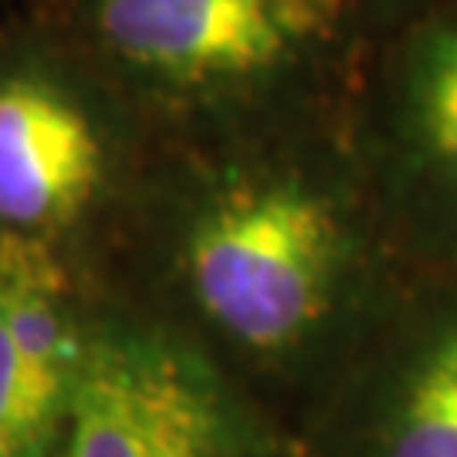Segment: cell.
Masks as SVG:
<instances>
[{
    "instance_id": "1",
    "label": "cell",
    "mask_w": 457,
    "mask_h": 457,
    "mask_svg": "<svg viewBox=\"0 0 457 457\" xmlns=\"http://www.w3.org/2000/svg\"><path fill=\"white\" fill-rule=\"evenodd\" d=\"M407 275L345 122L163 143L105 268L254 400H319Z\"/></svg>"
},
{
    "instance_id": "2",
    "label": "cell",
    "mask_w": 457,
    "mask_h": 457,
    "mask_svg": "<svg viewBox=\"0 0 457 457\" xmlns=\"http://www.w3.org/2000/svg\"><path fill=\"white\" fill-rule=\"evenodd\" d=\"M160 143L345 122L373 31L353 0H34Z\"/></svg>"
},
{
    "instance_id": "3",
    "label": "cell",
    "mask_w": 457,
    "mask_h": 457,
    "mask_svg": "<svg viewBox=\"0 0 457 457\" xmlns=\"http://www.w3.org/2000/svg\"><path fill=\"white\" fill-rule=\"evenodd\" d=\"M160 136L37 4L0 14V237L105 278Z\"/></svg>"
},
{
    "instance_id": "4",
    "label": "cell",
    "mask_w": 457,
    "mask_h": 457,
    "mask_svg": "<svg viewBox=\"0 0 457 457\" xmlns=\"http://www.w3.org/2000/svg\"><path fill=\"white\" fill-rule=\"evenodd\" d=\"M264 407L183 328L105 281L54 457H281Z\"/></svg>"
},
{
    "instance_id": "5",
    "label": "cell",
    "mask_w": 457,
    "mask_h": 457,
    "mask_svg": "<svg viewBox=\"0 0 457 457\" xmlns=\"http://www.w3.org/2000/svg\"><path fill=\"white\" fill-rule=\"evenodd\" d=\"M345 136L410 271H457V0L379 34Z\"/></svg>"
},
{
    "instance_id": "6",
    "label": "cell",
    "mask_w": 457,
    "mask_h": 457,
    "mask_svg": "<svg viewBox=\"0 0 457 457\" xmlns=\"http://www.w3.org/2000/svg\"><path fill=\"white\" fill-rule=\"evenodd\" d=\"M315 457H457V271H410L315 410Z\"/></svg>"
},
{
    "instance_id": "7",
    "label": "cell",
    "mask_w": 457,
    "mask_h": 457,
    "mask_svg": "<svg viewBox=\"0 0 457 457\" xmlns=\"http://www.w3.org/2000/svg\"><path fill=\"white\" fill-rule=\"evenodd\" d=\"M105 278L0 237V457L54 454Z\"/></svg>"
},
{
    "instance_id": "8",
    "label": "cell",
    "mask_w": 457,
    "mask_h": 457,
    "mask_svg": "<svg viewBox=\"0 0 457 457\" xmlns=\"http://www.w3.org/2000/svg\"><path fill=\"white\" fill-rule=\"evenodd\" d=\"M353 4H356L360 14L366 17L373 37H379V34L393 31V28L407 24L413 17L430 14V11H437V7H447V4H454V0H353Z\"/></svg>"
},
{
    "instance_id": "9",
    "label": "cell",
    "mask_w": 457,
    "mask_h": 457,
    "mask_svg": "<svg viewBox=\"0 0 457 457\" xmlns=\"http://www.w3.org/2000/svg\"><path fill=\"white\" fill-rule=\"evenodd\" d=\"M24 4H34V0H0V14L4 11H14V7H24Z\"/></svg>"
},
{
    "instance_id": "10",
    "label": "cell",
    "mask_w": 457,
    "mask_h": 457,
    "mask_svg": "<svg viewBox=\"0 0 457 457\" xmlns=\"http://www.w3.org/2000/svg\"><path fill=\"white\" fill-rule=\"evenodd\" d=\"M45 457H54V454H45Z\"/></svg>"
}]
</instances>
